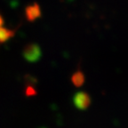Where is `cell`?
<instances>
[{
    "instance_id": "6da1fadb",
    "label": "cell",
    "mask_w": 128,
    "mask_h": 128,
    "mask_svg": "<svg viewBox=\"0 0 128 128\" xmlns=\"http://www.w3.org/2000/svg\"><path fill=\"white\" fill-rule=\"evenodd\" d=\"M73 102L75 106L79 110H86L91 103V98L86 92H76L73 97Z\"/></svg>"
},
{
    "instance_id": "7a4b0ae2",
    "label": "cell",
    "mask_w": 128,
    "mask_h": 128,
    "mask_svg": "<svg viewBox=\"0 0 128 128\" xmlns=\"http://www.w3.org/2000/svg\"><path fill=\"white\" fill-rule=\"evenodd\" d=\"M25 57L30 62H35L38 60L41 56V50L36 44H30L25 49Z\"/></svg>"
},
{
    "instance_id": "3957f363",
    "label": "cell",
    "mask_w": 128,
    "mask_h": 128,
    "mask_svg": "<svg viewBox=\"0 0 128 128\" xmlns=\"http://www.w3.org/2000/svg\"><path fill=\"white\" fill-rule=\"evenodd\" d=\"M40 15H41V9H40V6L36 3L28 6V8L26 9V16L28 20H35Z\"/></svg>"
},
{
    "instance_id": "277c9868",
    "label": "cell",
    "mask_w": 128,
    "mask_h": 128,
    "mask_svg": "<svg viewBox=\"0 0 128 128\" xmlns=\"http://www.w3.org/2000/svg\"><path fill=\"white\" fill-rule=\"evenodd\" d=\"M71 81L73 83V84L76 86H81L84 83V75L82 71L75 72L74 74L71 76Z\"/></svg>"
},
{
    "instance_id": "5b68a950",
    "label": "cell",
    "mask_w": 128,
    "mask_h": 128,
    "mask_svg": "<svg viewBox=\"0 0 128 128\" xmlns=\"http://www.w3.org/2000/svg\"><path fill=\"white\" fill-rule=\"evenodd\" d=\"M14 34V32L12 30H6L4 28H0V42H4L6 41L7 39L12 36Z\"/></svg>"
},
{
    "instance_id": "8992f818",
    "label": "cell",
    "mask_w": 128,
    "mask_h": 128,
    "mask_svg": "<svg viewBox=\"0 0 128 128\" xmlns=\"http://www.w3.org/2000/svg\"><path fill=\"white\" fill-rule=\"evenodd\" d=\"M2 23H3V20H2V17L0 16V26L2 25Z\"/></svg>"
}]
</instances>
